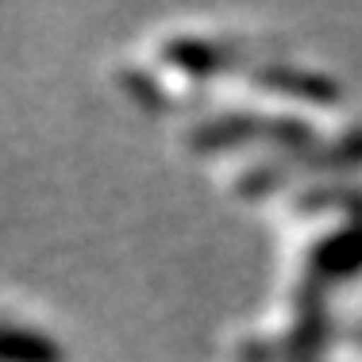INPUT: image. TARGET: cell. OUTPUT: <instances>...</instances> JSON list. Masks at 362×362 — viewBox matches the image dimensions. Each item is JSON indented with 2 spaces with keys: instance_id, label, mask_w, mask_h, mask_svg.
<instances>
[{
  "instance_id": "cell-1",
  "label": "cell",
  "mask_w": 362,
  "mask_h": 362,
  "mask_svg": "<svg viewBox=\"0 0 362 362\" xmlns=\"http://www.w3.org/2000/svg\"><path fill=\"white\" fill-rule=\"evenodd\" d=\"M0 362H66V347L47 327L0 320Z\"/></svg>"
}]
</instances>
